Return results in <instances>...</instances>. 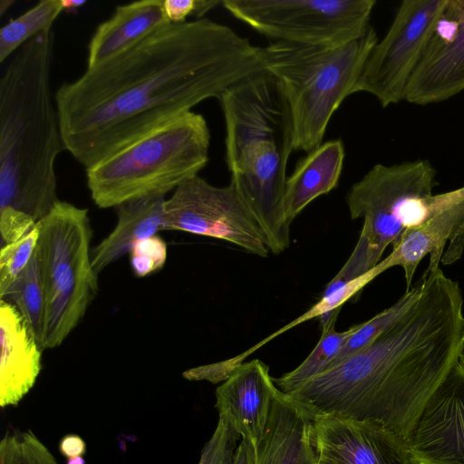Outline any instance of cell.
I'll use <instances>...</instances> for the list:
<instances>
[{
    "mask_svg": "<svg viewBox=\"0 0 464 464\" xmlns=\"http://www.w3.org/2000/svg\"><path fill=\"white\" fill-rule=\"evenodd\" d=\"M266 70L264 48L200 18L170 23L54 95L64 149L85 169Z\"/></svg>",
    "mask_w": 464,
    "mask_h": 464,
    "instance_id": "obj_1",
    "label": "cell"
},
{
    "mask_svg": "<svg viewBox=\"0 0 464 464\" xmlns=\"http://www.w3.org/2000/svg\"><path fill=\"white\" fill-rule=\"evenodd\" d=\"M410 306L366 347L287 393L311 417L376 422L407 441L425 404L456 363L464 334L458 282L425 271Z\"/></svg>",
    "mask_w": 464,
    "mask_h": 464,
    "instance_id": "obj_2",
    "label": "cell"
},
{
    "mask_svg": "<svg viewBox=\"0 0 464 464\" xmlns=\"http://www.w3.org/2000/svg\"><path fill=\"white\" fill-rule=\"evenodd\" d=\"M53 32L9 59L0 78V208L40 221L59 201L54 166L64 149L51 90Z\"/></svg>",
    "mask_w": 464,
    "mask_h": 464,
    "instance_id": "obj_3",
    "label": "cell"
},
{
    "mask_svg": "<svg viewBox=\"0 0 464 464\" xmlns=\"http://www.w3.org/2000/svg\"><path fill=\"white\" fill-rule=\"evenodd\" d=\"M218 101L230 184L262 229L269 251L278 255L290 245L284 198L294 127L286 97L277 79L263 70L228 87Z\"/></svg>",
    "mask_w": 464,
    "mask_h": 464,
    "instance_id": "obj_4",
    "label": "cell"
},
{
    "mask_svg": "<svg viewBox=\"0 0 464 464\" xmlns=\"http://www.w3.org/2000/svg\"><path fill=\"white\" fill-rule=\"evenodd\" d=\"M378 43L370 25L360 37L336 46L274 41L264 48L266 70L280 82L294 127V150L309 152L323 143L329 121L354 93Z\"/></svg>",
    "mask_w": 464,
    "mask_h": 464,
    "instance_id": "obj_5",
    "label": "cell"
},
{
    "mask_svg": "<svg viewBox=\"0 0 464 464\" xmlns=\"http://www.w3.org/2000/svg\"><path fill=\"white\" fill-rule=\"evenodd\" d=\"M210 132L192 111L152 130L86 169L92 199L101 208L147 197H165L198 175L208 161Z\"/></svg>",
    "mask_w": 464,
    "mask_h": 464,
    "instance_id": "obj_6",
    "label": "cell"
},
{
    "mask_svg": "<svg viewBox=\"0 0 464 464\" xmlns=\"http://www.w3.org/2000/svg\"><path fill=\"white\" fill-rule=\"evenodd\" d=\"M36 247L44 297L43 349L59 346L83 317L98 291L92 266L88 209L59 200L38 221Z\"/></svg>",
    "mask_w": 464,
    "mask_h": 464,
    "instance_id": "obj_7",
    "label": "cell"
},
{
    "mask_svg": "<svg viewBox=\"0 0 464 464\" xmlns=\"http://www.w3.org/2000/svg\"><path fill=\"white\" fill-rule=\"evenodd\" d=\"M436 169L428 160L374 165L346 196L351 218H363L362 231L382 256L401 233L423 223L439 203L432 195Z\"/></svg>",
    "mask_w": 464,
    "mask_h": 464,
    "instance_id": "obj_8",
    "label": "cell"
},
{
    "mask_svg": "<svg viewBox=\"0 0 464 464\" xmlns=\"http://www.w3.org/2000/svg\"><path fill=\"white\" fill-rule=\"evenodd\" d=\"M235 18L275 41L336 46L369 28L374 0H224Z\"/></svg>",
    "mask_w": 464,
    "mask_h": 464,
    "instance_id": "obj_9",
    "label": "cell"
},
{
    "mask_svg": "<svg viewBox=\"0 0 464 464\" xmlns=\"http://www.w3.org/2000/svg\"><path fill=\"white\" fill-rule=\"evenodd\" d=\"M448 0H404L385 36L371 52L354 93L373 95L385 108L404 100L408 82L419 63Z\"/></svg>",
    "mask_w": 464,
    "mask_h": 464,
    "instance_id": "obj_10",
    "label": "cell"
},
{
    "mask_svg": "<svg viewBox=\"0 0 464 464\" xmlns=\"http://www.w3.org/2000/svg\"><path fill=\"white\" fill-rule=\"evenodd\" d=\"M165 229L222 239L266 257V237L232 184L217 187L198 175L164 202Z\"/></svg>",
    "mask_w": 464,
    "mask_h": 464,
    "instance_id": "obj_11",
    "label": "cell"
},
{
    "mask_svg": "<svg viewBox=\"0 0 464 464\" xmlns=\"http://www.w3.org/2000/svg\"><path fill=\"white\" fill-rule=\"evenodd\" d=\"M312 431L315 464H416L407 441L376 422L318 414Z\"/></svg>",
    "mask_w": 464,
    "mask_h": 464,
    "instance_id": "obj_12",
    "label": "cell"
},
{
    "mask_svg": "<svg viewBox=\"0 0 464 464\" xmlns=\"http://www.w3.org/2000/svg\"><path fill=\"white\" fill-rule=\"evenodd\" d=\"M464 90V0H448L406 87L404 100L426 105Z\"/></svg>",
    "mask_w": 464,
    "mask_h": 464,
    "instance_id": "obj_13",
    "label": "cell"
},
{
    "mask_svg": "<svg viewBox=\"0 0 464 464\" xmlns=\"http://www.w3.org/2000/svg\"><path fill=\"white\" fill-rule=\"evenodd\" d=\"M464 250V187L439 194L432 214L420 225L405 229L392 244V251L383 259L387 269L403 268L406 291L420 260L430 254L427 272L459 260Z\"/></svg>",
    "mask_w": 464,
    "mask_h": 464,
    "instance_id": "obj_14",
    "label": "cell"
},
{
    "mask_svg": "<svg viewBox=\"0 0 464 464\" xmlns=\"http://www.w3.org/2000/svg\"><path fill=\"white\" fill-rule=\"evenodd\" d=\"M416 464H464V372L455 363L408 440Z\"/></svg>",
    "mask_w": 464,
    "mask_h": 464,
    "instance_id": "obj_15",
    "label": "cell"
},
{
    "mask_svg": "<svg viewBox=\"0 0 464 464\" xmlns=\"http://www.w3.org/2000/svg\"><path fill=\"white\" fill-rule=\"evenodd\" d=\"M277 389L268 365L258 359L239 363L216 390L219 419L255 446L266 430Z\"/></svg>",
    "mask_w": 464,
    "mask_h": 464,
    "instance_id": "obj_16",
    "label": "cell"
},
{
    "mask_svg": "<svg viewBox=\"0 0 464 464\" xmlns=\"http://www.w3.org/2000/svg\"><path fill=\"white\" fill-rule=\"evenodd\" d=\"M0 406L16 405L40 373L42 346L18 309L0 300Z\"/></svg>",
    "mask_w": 464,
    "mask_h": 464,
    "instance_id": "obj_17",
    "label": "cell"
},
{
    "mask_svg": "<svg viewBox=\"0 0 464 464\" xmlns=\"http://www.w3.org/2000/svg\"><path fill=\"white\" fill-rule=\"evenodd\" d=\"M254 447L255 464H315L312 417L277 389L266 430Z\"/></svg>",
    "mask_w": 464,
    "mask_h": 464,
    "instance_id": "obj_18",
    "label": "cell"
},
{
    "mask_svg": "<svg viewBox=\"0 0 464 464\" xmlns=\"http://www.w3.org/2000/svg\"><path fill=\"white\" fill-rule=\"evenodd\" d=\"M381 257L366 234L361 231L351 256L326 285L319 301L301 316L269 335V340L312 318H318L321 328L324 327L334 317L338 316L347 301L387 270L383 261L380 262Z\"/></svg>",
    "mask_w": 464,
    "mask_h": 464,
    "instance_id": "obj_19",
    "label": "cell"
},
{
    "mask_svg": "<svg viewBox=\"0 0 464 464\" xmlns=\"http://www.w3.org/2000/svg\"><path fill=\"white\" fill-rule=\"evenodd\" d=\"M170 24L163 0H142L116 6L96 28L88 46L87 67H92Z\"/></svg>",
    "mask_w": 464,
    "mask_h": 464,
    "instance_id": "obj_20",
    "label": "cell"
},
{
    "mask_svg": "<svg viewBox=\"0 0 464 464\" xmlns=\"http://www.w3.org/2000/svg\"><path fill=\"white\" fill-rule=\"evenodd\" d=\"M344 157L343 141L332 140L323 142L298 161L285 187V211L290 224L314 199L337 187Z\"/></svg>",
    "mask_w": 464,
    "mask_h": 464,
    "instance_id": "obj_21",
    "label": "cell"
},
{
    "mask_svg": "<svg viewBox=\"0 0 464 464\" xmlns=\"http://www.w3.org/2000/svg\"><path fill=\"white\" fill-rule=\"evenodd\" d=\"M165 197H147L118 207L114 229L92 250V266L98 275L142 239L165 230Z\"/></svg>",
    "mask_w": 464,
    "mask_h": 464,
    "instance_id": "obj_22",
    "label": "cell"
},
{
    "mask_svg": "<svg viewBox=\"0 0 464 464\" xmlns=\"http://www.w3.org/2000/svg\"><path fill=\"white\" fill-rule=\"evenodd\" d=\"M337 317H334L322 328L317 344L300 365L280 378H274L276 385L281 392L285 394L290 393L331 365L358 326L357 324L345 331L338 332L335 330Z\"/></svg>",
    "mask_w": 464,
    "mask_h": 464,
    "instance_id": "obj_23",
    "label": "cell"
},
{
    "mask_svg": "<svg viewBox=\"0 0 464 464\" xmlns=\"http://www.w3.org/2000/svg\"><path fill=\"white\" fill-rule=\"evenodd\" d=\"M64 11L62 0H43L0 29V63L12 56L24 44L53 24Z\"/></svg>",
    "mask_w": 464,
    "mask_h": 464,
    "instance_id": "obj_24",
    "label": "cell"
},
{
    "mask_svg": "<svg viewBox=\"0 0 464 464\" xmlns=\"http://www.w3.org/2000/svg\"><path fill=\"white\" fill-rule=\"evenodd\" d=\"M1 299L10 302L18 309L41 345L44 297L36 251Z\"/></svg>",
    "mask_w": 464,
    "mask_h": 464,
    "instance_id": "obj_25",
    "label": "cell"
},
{
    "mask_svg": "<svg viewBox=\"0 0 464 464\" xmlns=\"http://www.w3.org/2000/svg\"><path fill=\"white\" fill-rule=\"evenodd\" d=\"M420 290V283L418 281L392 306L382 311L370 320L358 324L356 330L346 341L328 368L340 363L370 344L410 306L417 298Z\"/></svg>",
    "mask_w": 464,
    "mask_h": 464,
    "instance_id": "obj_26",
    "label": "cell"
},
{
    "mask_svg": "<svg viewBox=\"0 0 464 464\" xmlns=\"http://www.w3.org/2000/svg\"><path fill=\"white\" fill-rule=\"evenodd\" d=\"M0 464H58L30 430L7 432L0 441Z\"/></svg>",
    "mask_w": 464,
    "mask_h": 464,
    "instance_id": "obj_27",
    "label": "cell"
},
{
    "mask_svg": "<svg viewBox=\"0 0 464 464\" xmlns=\"http://www.w3.org/2000/svg\"><path fill=\"white\" fill-rule=\"evenodd\" d=\"M39 238V224L26 235L0 250V297L27 266L34 256Z\"/></svg>",
    "mask_w": 464,
    "mask_h": 464,
    "instance_id": "obj_28",
    "label": "cell"
},
{
    "mask_svg": "<svg viewBox=\"0 0 464 464\" xmlns=\"http://www.w3.org/2000/svg\"><path fill=\"white\" fill-rule=\"evenodd\" d=\"M241 437L218 419L210 439L204 445L198 464H231Z\"/></svg>",
    "mask_w": 464,
    "mask_h": 464,
    "instance_id": "obj_29",
    "label": "cell"
},
{
    "mask_svg": "<svg viewBox=\"0 0 464 464\" xmlns=\"http://www.w3.org/2000/svg\"><path fill=\"white\" fill-rule=\"evenodd\" d=\"M130 254L134 274L143 277L163 267L167 260V245L155 235L136 242Z\"/></svg>",
    "mask_w": 464,
    "mask_h": 464,
    "instance_id": "obj_30",
    "label": "cell"
},
{
    "mask_svg": "<svg viewBox=\"0 0 464 464\" xmlns=\"http://www.w3.org/2000/svg\"><path fill=\"white\" fill-rule=\"evenodd\" d=\"M37 222L29 215L12 208H0V233L2 246L17 241Z\"/></svg>",
    "mask_w": 464,
    "mask_h": 464,
    "instance_id": "obj_31",
    "label": "cell"
},
{
    "mask_svg": "<svg viewBox=\"0 0 464 464\" xmlns=\"http://www.w3.org/2000/svg\"><path fill=\"white\" fill-rule=\"evenodd\" d=\"M163 8L170 23L181 24L196 13L197 0H163Z\"/></svg>",
    "mask_w": 464,
    "mask_h": 464,
    "instance_id": "obj_32",
    "label": "cell"
},
{
    "mask_svg": "<svg viewBox=\"0 0 464 464\" xmlns=\"http://www.w3.org/2000/svg\"><path fill=\"white\" fill-rule=\"evenodd\" d=\"M59 450L67 459L82 456L86 452V443L76 434H67L59 443Z\"/></svg>",
    "mask_w": 464,
    "mask_h": 464,
    "instance_id": "obj_33",
    "label": "cell"
},
{
    "mask_svg": "<svg viewBox=\"0 0 464 464\" xmlns=\"http://www.w3.org/2000/svg\"><path fill=\"white\" fill-rule=\"evenodd\" d=\"M255 447L247 439H241L231 464H255Z\"/></svg>",
    "mask_w": 464,
    "mask_h": 464,
    "instance_id": "obj_34",
    "label": "cell"
},
{
    "mask_svg": "<svg viewBox=\"0 0 464 464\" xmlns=\"http://www.w3.org/2000/svg\"><path fill=\"white\" fill-rule=\"evenodd\" d=\"M85 4V1H75V0H62V5L63 6V10L69 11V12H74L79 7H81L82 5Z\"/></svg>",
    "mask_w": 464,
    "mask_h": 464,
    "instance_id": "obj_35",
    "label": "cell"
},
{
    "mask_svg": "<svg viewBox=\"0 0 464 464\" xmlns=\"http://www.w3.org/2000/svg\"><path fill=\"white\" fill-rule=\"evenodd\" d=\"M456 363L464 372V334L459 345Z\"/></svg>",
    "mask_w": 464,
    "mask_h": 464,
    "instance_id": "obj_36",
    "label": "cell"
},
{
    "mask_svg": "<svg viewBox=\"0 0 464 464\" xmlns=\"http://www.w3.org/2000/svg\"><path fill=\"white\" fill-rule=\"evenodd\" d=\"M14 4V1L11 0H2L0 2V14L3 15L5 11L9 8V6Z\"/></svg>",
    "mask_w": 464,
    "mask_h": 464,
    "instance_id": "obj_37",
    "label": "cell"
},
{
    "mask_svg": "<svg viewBox=\"0 0 464 464\" xmlns=\"http://www.w3.org/2000/svg\"><path fill=\"white\" fill-rule=\"evenodd\" d=\"M66 464H85V459L82 456L70 458Z\"/></svg>",
    "mask_w": 464,
    "mask_h": 464,
    "instance_id": "obj_38",
    "label": "cell"
}]
</instances>
